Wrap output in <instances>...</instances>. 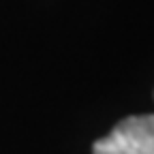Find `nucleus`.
Segmentation results:
<instances>
[{"label":"nucleus","mask_w":154,"mask_h":154,"mask_svg":"<svg viewBox=\"0 0 154 154\" xmlns=\"http://www.w3.org/2000/svg\"><path fill=\"white\" fill-rule=\"evenodd\" d=\"M92 154H154V113L128 116L92 143Z\"/></svg>","instance_id":"obj_1"}]
</instances>
